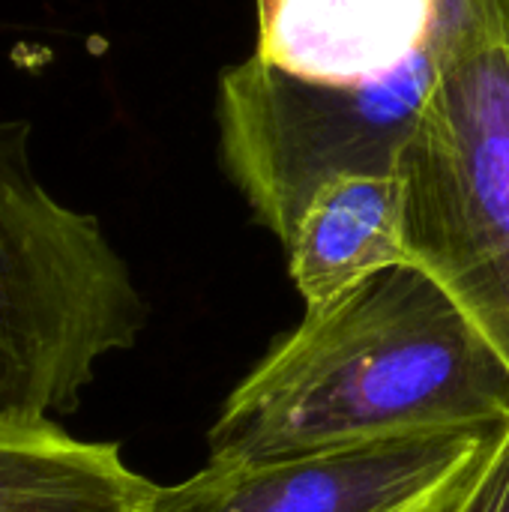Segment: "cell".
<instances>
[{
    "label": "cell",
    "mask_w": 509,
    "mask_h": 512,
    "mask_svg": "<svg viewBox=\"0 0 509 512\" xmlns=\"http://www.w3.org/2000/svg\"><path fill=\"white\" fill-rule=\"evenodd\" d=\"M495 432H450L267 459H207L141 512H447Z\"/></svg>",
    "instance_id": "obj_5"
},
{
    "label": "cell",
    "mask_w": 509,
    "mask_h": 512,
    "mask_svg": "<svg viewBox=\"0 0 509 512\" xmlns=\"http://www.w3.org/2000/svg\"><path fill=\"white\" fill-rule=\"evenodd\" d=\"M147 303L99 219L30 165V123L0 120V429L78 411L99 363L135 348Z\"/></svg>",
    "instance_id": "obj_3"
},
{
    "label": "cell",
    "mask_w": 509,
    "mask_h": 512,
    "mask_svg": "<svg viewBox=\"0 0 509 512\" xmlns=\"http://www.w3.org/2000/svg\"><path fill=\"white\" fill-rule=\"evenodd\" d=\"M509 369L474 321L405 264L303 321L228 393L210 459H267L381 441L498 432Z\"/></svg>",
    "instance_id": "obj_1"
},
{
    "label": "cell",
    "mask_w": 509,
    "mask_h": 512,
    "mask_svg": "<svg viewBox=\"0 0 509 512\" xmlns=\"http://www.w3.org/2000/svg\"><path fill=\"white\" fill-rule=\"evenodd\" d=\"M438 36L411 66L366 87L300 81L255 54L222 72V168L255 222L282 246L309 201L333 180L396 177L435 72Z\"/></svg>",
    "instance_id": "obj_4"
},
{
    "label": "cell",
    "mask_w": 509,
    "mask_h": 512,
    "mask_svg": "<svg viewBox=\"0 0 509 512\" xmlns=\"http://www.w3.org/2000/svg\"><path fill=\"white\" fill-rule=\"evenodd\" d=\"M396 180L411 264L509 369V0H444L435 72Z\"/></svg>",
    "instance_id": "obj_2"
},
{
    "label": "cell",
    "mask_w": 509,
    "mask_h": 512,
    "mask_svg": "<svg viewBox=\"0 0 509 512\" xmlns=\"http://www.w3.org/2000/svg\"><path fill=\"white\" fill-rule=\"evenodd\" d=\"M447 512H509V420L495 432L477 474Z\"/></svg>",
    "instance_id": "obj_9"
},
{
    "label": "cell",
    "mask_w": 509,
    "mask_h": 512,
    "mask_svg": "<svg viewBox=\"0 0 509 512\" xmlns=\"http://www.w3.org/2000/svg\"><path fill=\"white\" fill-rule=\"evenodd\" d=\"M114 441L66 429H0V512H141L153 495Z\"/></svg>",
    "instance_id": "obj_8"
},
{
    "label": "cell",
    "mask_w": 509,
    "mask_h": 512,
    "mask_svg": "<svg viewBox=\"0 0 509 512\" xmlns=\"http://www.w3.org/2000/svg\"><path fill=\"white\" fill-rule=\"evenodd\" d=\"M444 0H255V57L312 84L366 87L438 36Z\"/></svg>",
    "instance_id": "obj_6"
},
{
    "label": "cell",
    "mask_w": 509,
    "mask_h": 512,
    "mask_svg": "<svg viewBox=\"0 0 509 512\" xmlns=\"http://www.w3.org/2000/svg\"><path fill=\"white\" fill-rule=\"evenodd\" d=\"M285 255L306 309L327 306L378 273L411 264L399 180L378 174L333 180L297 219Z\"/></svg>",
    "instance_id": "obj_7"
}]
</instances>
